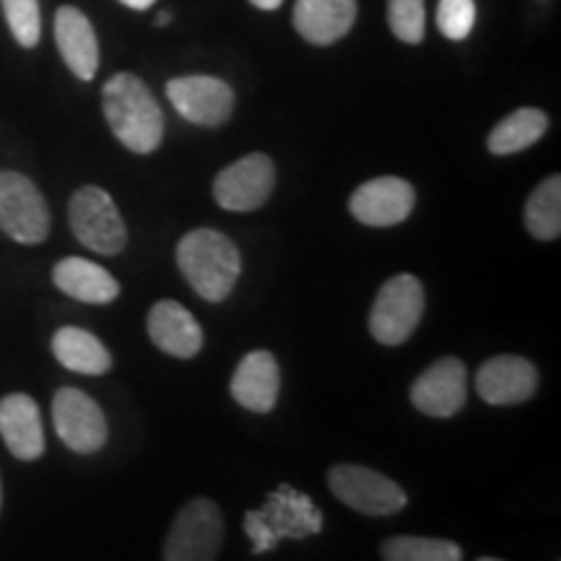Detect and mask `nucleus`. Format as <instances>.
<instances>
[{
	"mask_svg": "<svg viewBox=\"0 0 561 561\" xmlns=\"http://www.w3.org/2000/svg\"><path fill=\"white\" fill-rule=\"evenodd\" d=\"M104 117L112 133L133 153H151L164 138V115L151 89L138 76L115 73L102 89Z\"/></svg>",
	"mask_w": 561,
	"mask_h": 561,
	"instance_id": "f257e3e1",
	"label": "nucleus"
},
{
	"mask_svg": "<svg viewBox=\"0 0 561 561\" xmlns=\"http://www.w3.org/2000/svg\"><path fill=\"white\" fill-rule=\"evenodd\" d=\"M178 268L206 301H224L234 291L242 273V257L227 234L193 229L178 244Z\"/></svg>",
	"mask_w": 561,
	"mask_h": 561,
	"instance_id": "f03ea898",
	"label": "nucleus"
},
{
	"mask_svg": "<svg viewBox=\"0 0 561 561\" xmlns=\"http://www.w3.org/2000/svg\"><path fill=\"white\" fill-rule=\"evenodd\" d=\"M322 530V512L307 494L289 483L271 491L261 510L244 515V533L252 541V553L271 551L278 541L318 536Z\"/></svg>",
	"mask_w": 561,
	"mask_h": 561,
	"instance_id": "7ed1b4c3",
	"label": "nucleus"
},
{
	"mask_svg": "<svg viewBox=\"0 0 561 561\" xmlns=\"http://www.w3.org/2000/svg\"><path fill=\"white\" fill-rule=\"evenodd\" d=\"M424 286L411 273L385 280L369 312V333L385 346H401L411 339L424 314Z\"/></svg>",
	"mask_w": 561,
	"mask_h": 561,
	"instance_id": "20e7f679",
	"label": "nucleus"
},
{
	"mask_svg": "<svg viewBox=\"0 0 561 561\" xmlns=\"http://www.w3.org/2000/svg\"><path fill=\"white\" fill-rule=\"evenodd\" d=\"M68 219L76 240L100 255H117L128 244V229L121 210L102 187L87 185L76 191L68 206Z\"/></svg>",
	"mask_w": 561,
	"mask_h": 561,
	"instance_id": "39448f33",
	"label": "nucleus"
},
{
	"mask_svg": "<svg viewBox=\"0 0 561 561\" xmlns=\"http://www.w3.org/2000/svg\"><path fill=\"white\" fill-rule=\"evenodd\" d=\"M328 486H331L335 500L371 517L398 515L409 504V496L396 481L364 466L343 462V466L331 468Z\"/></svg>",
	"mask_w": 561,
	"mask_h": 561,
	"instance_id": "423d86ee",
	"label": "nucleus"
},
{
	"mask_svg": "<svg viewBox=\"0 0 561 561\" xmlns=\"http://www.w3.org/2000/svg\"><path fill=\"white\" fill-rule=\"evenodd\" d=\"M224 541L221 510L210 500H193L178 512L164 541L167 561H210Z\"/></svg>",
	"mask_w": 561,
	"mask_h": 561,
	"instance_id": "0eeeda50",
	"label": "nucleus"
},
{
	"mask_svg": "<svg viewBox=\"0 0 561 561\" xmlns=\"http://www.w3.org/2000/svg\"><path fill=\"white\" fill-rule=\"evenodd\" d=\"M0 229L21 244H39L50 234V210L30 178L0 172Z\"/></svg>",
	"mask_w": 561,
	"mask_h": 561,
	"instance_id": "6e6552de",
	"label": "nucleus"
},
{
	"mask_svg": "<svg viewBox=\"0 0 561 561\" xmlns=\"http://www.w3.org/2000/svg\"><path fill=\"white\" fill-rule=\"evenodd\" d=\"M276 187V164L268 153H248L214 180V198L224 210L248 214L265 206Z\"/></svg>",
	"mask_w": 561,
	"mask_h": 561,
	"instance_id": "1a4fd4ad",
	"label": "nucleus"
},
{
	"mask_svg": "<svg viewBox=\"0 0 561 561\" xmlns=\"http://www.w3.org/2000/svg\"><path fill=\"white\" fill-rule=\"evenodd\" d=\"M167 96L178 115L201 128H219L234 112V91L214 76H182L167 83Z\"/></svg>",
	"mask_w": 561,
	"mask_h": 561,
	"instance_id": "9d476101",
	"label": "nucleus"
},
{
	"mask_svg": "<svg viewBox=\"0 0 561 561\" xmlns=\"http://www.w3.org/2000/svg\"><path fill=\"white\" fill-rule=\"evenodd\" d=\"M55 432L73 453L89 455L107 442V419L83 390L62 388L53 398Z\"/></svg>",
	"mask_w": 561,
	"mask_h": 561,
	"instance_id": "9b49d317",
	"label": "nucleus"
},
{
	"mask_svg": "<svg viewBox=\"0 0 561 561\" xmlns=\"http://www.w3.org/2000/svg\"><path fill=\"white\" fill-rule=\"evenodd\" d=\"M416 206V191L401 178H375L356 187L348 210L367 227H396L405 221Z\"/></svg>",
	"mask_w": 561,
	"mask_h": 561,
	"instance_id": "f8f14e48",
	"label": "nucleus"
},
{
	"mask_svg": "<svg viewBox=\"0 0 561 561\" xmlns=\"http://www.w3.org/2000/svg\"><path fill=\"white\" fill-rule=\"evenodd\" d=\"M466 364L455 356L434 362L424 375L413 382L411 403L421 413L434 419H450L466 405Z\"/></svg>",
	"mask_w": 561,
	"mask_h": 561,
	"instance_id": "ddd939ff",
	"label": "nucleus"
},
{
	"mask_svg": "<svg viewBox=\"0 0 561 561\" xmlns=\"http://www.w3.org/2000/svg\"><path fill=\"white\" fill-rule=\"evenodd\" d=\"M476 390L489 405H517L538 390V371L523 356H494L476 375Z\"/></svg>",
	"mask_w": 561,
	"mask_h": 561,
	"instance_id": "4468645a",
	"label": "nucleus"
},
{
	"mask_svg": "<svg viewBox=\"0 0 561 561\" xmlns=\"http://www.w3.org/2000/svg\"><path fill=\"white\" fill-rule=\"evenodd\" d=\"M280 369L271 351H250L231 377V396L242 409L268 413L278 401Z\"/></svg>",
	"mask_w": 561,
	"mask_h": 561,
	"instance_id": "2eb2a0df",
	"label": "nucleus"
},
{
	"mask_svg": "<svg viewBox=\"0 0 561 561\" xmlns=\"http://www.w3.org/2000/svg\"><path fill=\"white\" fill-rule=\"evenodd\" d=\"M0 437L19 460H37L45 453V430L34 398L13 392L0 401Z\"/></svg>",
	"mask_w": 561,
	"mask_h": 561,
	"instance_id": "dca6fc26",
	"label": "nucleus"
},
{
	"mask_svg": "<svg viewBox=\"0 0 561 561\" xmlns=\"http://www.w3.org/2000/svg\"><path fill=\"white\" fill-rule=\"evenodd\" d=\"M149 339L164 354L178 359H193L203 348V331L191 310L174 299H161L149 312Z\"/></svg>",
	"mask_w": 561,
	"mask_h": 561,
	"instance_id": "f3484780",
	"label": "nucleus"
},
{
	"mask_svg": "<svg viewBox=\"0 0 561 561\" xmlns=\"http://www.w3.org/2000/svg\"><path fill=\"white\" fill-rule=\"evenodd\" d=\"M55 42L66 60V66L79 76L81 81H91L100 68V42H96L94 26L73 5H62L55 16Z\"/></svg>",
	"mask_w": 561,
	"mask_h": 561,
	"instance_id": "a211bd4d",
	"label": "nucleus"
},
{
	"mask_svg": "<svg viewBox=\"0 0 561 561\" xmlns=\"http://www.w3.org/2000/svg\"><path fill=\"white\" fill-rule=\"evenodd\" d=\"M356 21V0H297L294 26L310 45H333Z\"/></svg>",
	"mask_w": 561,
	"mask_h": 561,
	"instance_id": "6ab92c4d",
	"label": "nucleus"
},
{
	"mask_svg": "<svg viewBox=\"0 0 561 561\" xmlns=\"http://www.w3.org/2000/svg\"><path fill=\"white\" fill-rule=\"evenodd\" d=\"M53 280L62 294L87 301V305H110L121 294V284L115 276L87 257H62L55 265Z\"/></svg>",
	"mask_w": 561,
	"mask_h": 561,
	"instance_id": "aec40b11",
	"label": "nucleus"
},
{
	"mask_svg": "<svg viewBox=\"0 0 561 561\" xmlns=\"http://www.w3.org/2000/svg\"><path fill=\"white\" fill-rule=\"evenodd\" d=\"M53 354L62 367L79 375H104L112 367V356L104 343L83 328H60L53 335Z\"/></svg>",
	"mask_w": 561,
	"mask_h": 561,
	"instance_id": "412c9836",
	"label": "nucleus"
},
{
	"mask_svg": "<svg viewBox=\"0 0 561 561\" xmlns=\"http://www.w3.org/2000/svg\"><path fill=\"white\" fill-rule=\"evenodd\" d=\"M546 130H549L546 112L536 107H523L494 125V130L489 133L486 146L494 157H510V153L525 151L533 144H538Z\"/></svg>",
	"mask_w": 561,
	"mask_h": 561,
	"instance_id": "4be33fe9",
	"label": "nucleus"
},
{
	"mask_svg": "<svg viewBox=\"0 0 561 561\" xmlns=\"http://www.w3.org/2000/svg\"><path fill=\"white\" fill-rule=\"evenodd\" d=\"M525 229L536 240L551 242L561 234V178H546L525 201Z\"/></svg>",
	"mask_w": 561,
	"mask_h": 561,
	"instance_id": "5701e85b",
	"label": "nucleus"
},
{
	"mask_svg": "<svg viewBox=\"0 0 561 561\" xmlns=\"http://www.w3.org/2000/svg\"><path fill=\"white\" fill-rule=\"evenodd\" d=\"M380 557L388 561H458L462 551L458 543L442 538L396 536L382 541Z\"/></svg>",
	"mask_w": 561,
	"mask_h": 561,
	"instance_id": "b1692460",
	"label": "nucleus"
},
{
	"mask_svg": "<svg viewBox=\"0 0 561 561\" xmlns=\"http://www.w3.org/2000/svg\"><path fill=\"white\" fill-rule=\"evenodd\" d=\"M388 21L398 39L419 45L426 30L424 0H388Z\"/></svg>",
	"mask_w": 561,
	"mask_h": 561,
	"instance_id": "393cba45",
	"label": "nucleus"
},
{
	"mask_svg": "<svg viewBox=\"0 0 561 561\" xmlns=\"http://www.w3.org/2000/svg\"><path fill=\"white\" fill-rule=\"evenodd\" d=\"M0 3H3V13L11 26L13 39H16L21 47H37L42 34L37 0H0Z\"/></svg>",
	"mask_w": 561,
	"mask_h": 561,
	"instance_id": "a878e982",
	"label": "nucleus"
},
{
	"mask_svg": "<svg viewBox=\"0 0 561 561\" xmlns=\"http://www.w3.org/2000/svg\"><path fill=\"white\" fill-rule=\"evenodd\" d=\"M476 24L473 0H439L437 26L447 39H466Z\"/></svg>",
	"mask_w": 561,
	"mask_h": 561,
	"instance_id": "bb28decb",
	"label": "nucleus"
},
{
	"mask_svg": "<svg viewBox=\"0 0 561 561\" xmlns=\"http://www.w3.org/2000/svg\"><path fill=\"white\" fill-rule=\"evenodd\" d=\"M121 3L128 5V9H133V11H146V9H151L157 0H121Z\"/></svg>",
	"mask_w": 561,
	"mask_h": 561,
	"instance_id": "cd10ccee",
	"label": "nucleus"
},
{
	"mask_svg": "<svg viewBox=\"0 0 561 561\" xmlns=\"http://www.w3.org/2000/svg\"><path fill=\"white\" fill-rule=\"evenodd\" d=\"M250 3L261 11H276L284 0H250Z\"/></svg>",
	"mask_w": 561,
	"mask_h": 561,
	"instance_id": "c85d7f7f",
	"label": "nucleus"
},
{
	"mask_svg": "<svg viewBox=\"0 0 561 561\" xmlns=\"http://www.w3.org/2000/svg\"><path fill=\"white\" fill-rule=\"evenodd\" d=\"M172 21V13L170 11H161L157 16V26H167Z\"/></svg>",
	"mask_w": 561,
	"mask_h": 561,
	"instance_id": "c756f323",
	"label": "nucleus"
},
{
	"mask_svg": "<svg viewBox=\"0 0 561 561\" xmlns=\"http://www.w3.org/2000/svg\"><path fill=\"white\" fill-rule=\"evenodd\" d=\"M0 504H3V489H0Z\"/></svg>",
	"mask_w": 561,
	"mask_h": 561,
	"instance_id": "7c9ffc66",
	"label": "nucleus"
}]
</instances>
